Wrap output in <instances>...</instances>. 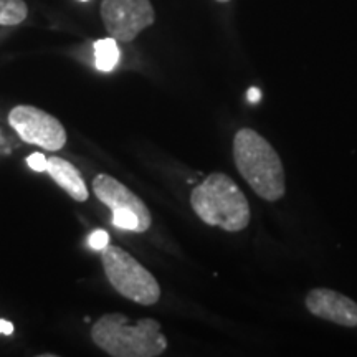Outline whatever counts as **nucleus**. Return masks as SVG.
<instances>
[{
    "instance_id": "obj_1",
    "label": "nucleus",
    "mask_w": 357,
    "mask_h": 357,
    "mask_svg": "<svg viewBox=\"0 0 357 357\" xmlns=\"http://www.w3.org/2000/svg\"><path fill=\"white\" fill-rule=\"evenodd\" d=\"M234 160L238 172L258 197L278 202L287 194V176L275 147L261 134L242 128L235 134Z\"/></svg>"
},
{
    "instance_id": "obj_2",
    "label": "nucleus",
    "mask_w": 357,
    "mask_h": 357,
    "mask_svg": "<svg viewBox=\"0 0 357 357\" xmlns=\"http://www.w3.org/2000/svg\"><path fill=\"white\" fill-rule=\"evenodd\" d=\"M91 341L111 357H158L167 349L159 321L144 318L131 323L121 312L101 316L91 326Z\"/></svg>"
},
{
    "instance_id": "obj_3",
    "label": "nucleus",
    "mask_w": 357,
    "mask_h": 357,
    "mask_svg": "<svg viewBox=\"0 0 357 357\" xmlns=\"http://www.w3.org/2000/svg\"><path fill=\"white\" fill-rule=\"evenodd\" d=\"M190 205L197 217L211 227L225 231H242L250 223V204L230 176L211 174L190 195Z\"/></svg>"
},
{
    "instance_id": "obj_4",
    "label": "nucleus",
    "mask_w": 357,
    "mask_h": 357,
    "mask_svg": "<svg viewBox=\"0 0 357 357\" xmlns=\"http://www.w3.org/2000/svg\"><path fill=\"white\" fill-rule=\"evenodd\" d=\"M101 252L106 278L121 296L142 306H153L159 301L160 287L158 280L126 250L106 245Z\"/></svg>"
},
{
    "instance_id": "obj_5",
    "label": "nucleus",
    "mask_w": 357,
    "mask_h": 357,
    "mask_svg": "<svg viewBox=\"0 0 357 357\" xmlns=\"http://www.w3.org/2000/svg\"><path fill=\"white\" fill-rule=\"evenodd\" d=\"M8 124L22 141L47 151H60L66 144V131L55 116L35 106L20 105L8 113Z\"/></svg>"
},
{
    "instance_id": "obj_6",
    "label": "nucleus",
    "mask_w": 357,
    "mask_h": 357,
    "mask_svg": "<svg viewBox=\"0 0 357 357\" xmlns=\"http://www.w3.org/2000/svg\"><path fill=\"white\" fill-rule=\"evenodd\" d=\"M101 19L108 33L121 43H131L155 22L151 0H102Z\"/></svg>"
},
{
    "instance_id": "obj_7",
    "label": "nucleus",
    "mask_w": 357,
    "mask_h": 357,
    "mask_svg": "<svg viewBox=\"0 0 357 357\" xmlns=\"http://www.w3.org/2000/svg\"><path fill=\"white\" fill-rule=\"evenodd\" d=\"M93 192L105 204L111 212H131L139 218L146 231L151 229L153 217H151L149 208L142 200L137 197L131 189L121 184L118 178L108 176V174H100L93 178Z\"/></svg>"
},
{
    "instance_id": "obj_8",
    "label": "nucleus",
    "mask_w": 357,
    "mask_h": 357,
    "mask_svg": "<svg viewBox=\"0 0 357 357\" xmlns=\"http://www.w3.org/2000/svg\"><path fill=\"white\" fill-rule=\"evenodd\" d=\"M306 307L316 318L329 323L357 328V303L329 288H314L306 294Z\"/></svg>"
},
{
    "instance_id": "obj_9",
    "label": "nucleus",
    "mask_w": 357,
    "mask_h": 357,
    "mask_svg": "<svg viewBox=\"0 0 357 357\" xmlns=\"http://www.w3.org/2000/svg\"><path fill=\"white\" fill-rule=\"evenodd\" d=\"M47 172L71 199L77 200V202H86L89 197L86 182H84L82 172L73 164L56 158V155H52L47 159Z\"/></svg>"
},
{
    "instance_id": "obj_10",
    "label": "nucleus",
    "mask_w": 357,
    "mask_h": 357,
    "mask_svg": "<svg viewBox=\"0 0 357 357\" xmlns=\"http://www.w3.org/2000/svg\"><path fill=\"white\" fill-rule=\"evenodd\" d=\"M119 48H118V40L113 37L98 40L95 43V65L100 71L109 73L116 68V65L119 63Z\"/></svg>"
},
{
    "instance_id": "obj_11",
    "label": "nucleus",
    "mask_w": 357,
    "mask_h": 357,
    "mask_svg": "<svg viewBox=\"0 0 357 357\" xmlns=\"http://www.w3.org/2000/svg\"><path fill=\"white\" fill-rule=\"evenodd\" d=\"M29 15L25 0H0V25H20Z\"/></svg>"
},
{
    "instance_id": "obj_12",
    "label": "nucleus",
    "mask_w": 357,
    "mask_h": 357,
    "mask_svg": "<svg viewBox=\"0 0 357 357\" xmlns=\"http://www.w3.org/2000/svg\"><path fill=\"white\" fill-rule=\"evenodd\" d=\"M108 242H109V236L105 230H95L93 231V235L89 236V247L95 250H102L106 245H108Z\"/></svg>"
},
{
    "instance_id": "obj_13",
    "label": "nucleus",
    "mask_w": 357,
    "mask_h": 357,
    "mask_svg": "<svg viewBox=\"0 0 357 357\" xmlns=\"http://www.w3.org/2000/svg\"><path fill=\"white\" fill-rule=\"evenodd\" d=\"M26 164H29V166L37 172L47 171V158H45V155L40 154V153H35L32 155H29V158H26Z\"/></svg>"
},
{
    "instance_id": "obj_14",
    "label": "nucleus",
    "mask_w": 357,
    "mask_h": 357,
    "mask_svg": "<svg viewBox=\"0 0 357 357\" xmlns=\"http://www.w3.org/2000/svg\"><path fill=\"white\" fill-rule=\"evenodd\" d=\"M13 333V324L8 323L6 319H0V334H6V336H10Z\"/></svg>"
},
{
    "instance_id": "obj_15",
    "label": "nucleus",
    "mask_w": 357,
    "mask_h": 357,
    "mask_svg": "<svg viewBox=\"0 0 357 357\" xmlns=\"http://www.w3.org/2000/svg\"><path fill=\"white\" fill-rule=\"evenodd\" d=\"M248 100L250 101H258V100H260V91H258L257 88L250 89V91H248Z\"/></svg>"
},
{
    "instance_id": "obj_16",
    "label": "nucleus",
    "mask_w": 357,
    "mask_h": 357,
    "mask_svg": "<svg viewBox=\"0 0 357 357\" xmlns=\"http://www.w3.org/2000/svg\"><path fill=\"white\" fill-rule=\"evenodd\" d=\"M217 2H220V3H227V2H230V0H217Z\"/></svg>"
},
{
    "instance_id": "obj_17",
    "label": "nucleus",
    "mask_w": 357,
    "mask_h": 357,
    "mask_svg": "<svg viewBox=\"0 0 357 357\" xmlns=\"http://www.w3.org/2000/svg\"><path fill=\"white\" fill-rule=\"evenodd\" d=\"M82 2H88V0H82Z\"/></svg>"
}]
</instances>
